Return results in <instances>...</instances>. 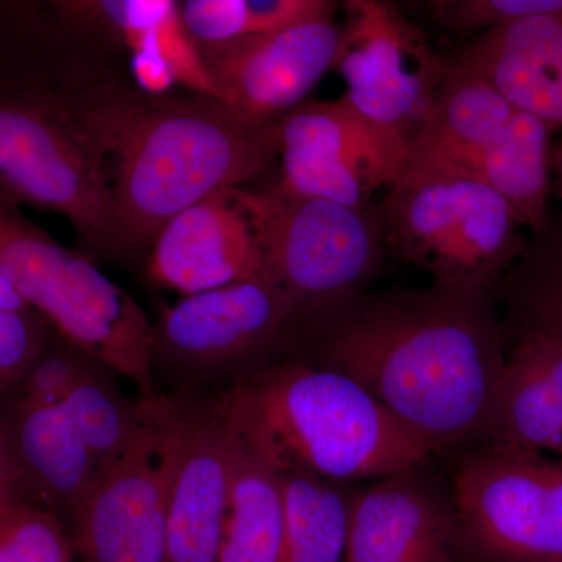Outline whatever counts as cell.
<instances>
[{
	"label": "cell",
	"mask_w": 562,
	"mask_h": 562,
	"mask_svg": "<svg viewBox=\"0 0 562 562\" xmlns=\"http://www.w3.org/2000/svg\"><path fill=\"white\" fill-rule=\"evenodd\" d=\"M508 338L492 295L360 292L297 321L280 357L349 376L436 458L490 441Z\"/></svg>",
	"instance_id": "1"
},
{
	"label": "cell",
	"mask_w": 562,
	"mask_h": 562,
	"mask_svg": "<svg viewBox=\"0 0 562 562\" xmlns=\"http://www.w3.org/2000/svg\"><path fill=\"white\" fill-rule=\"evenodd\" d=\"M81 138L109 169L117 257L138 255L181 211L244 188L276 157V124H254L214 99L58 95Z\"/></svg>",
	"instance_id": "2"
},
{
	"label": "cell",
	"mask_w": 562,
	"mask_h": 562,
	"mask_svg": "<svg viewBox=\"0 0 562 562\" xmlns=\"http://www.w3.org/2000/svg\"><path fill=\"white\" fill-rule=\"evenodd\" d=\"M216 402L239 441L279 475L362 484L436 460L360 384L292 358L235 376Z\"/></svg>",
	"instance_id": "3"
},
{
	"label": "cell",
	"mask_w": 562,
	"mask_h": 562,
	"mask_svg": "<svg viewBox=\"0 0 562 562\" xmlns=\"http://www.w3.org/2000/svg\"><path fill=\"white\" fill-rule=\"evenodd\" d=\"M379 210L384 249L447 290L494 297L528 247L501 192L442 166L403 161Z\"/></svg>",
	"instance_id": "4"
},
{
	"label": "cell",
	"mask_w": 562,
	"mask_h": 562,
	"mask_svg": "<svg viewBox=\"0 0 562 562\" xmlns=\"http://www.w3.org/2000/svg\"><path fill=\"white\" fill-rule=\"evenodd\" d=\"M0 261L25 302L70 346L120 373L140 397L155 392L154 324L87 255L65 249L0 198Z\"/></svg>",
	"instance_id": "5"
},
{
	"label": "cell",
	"mask_w": 562,
	"mask_h": 562,
	"mask_svg": "<svg viewBox=\"0 0 562 562\" xmlns=\"http://www.w3.org/2000/svg\"><path fill=\"white\" fill-rule=\"evenodd\" d=\"M231 194L249 221L266 271L294 303L299 321L360 294L382 268L379 206L292 198L276 187L232 188Z\"/></svg>",
	"instance_id": "6"
},
{
	"label": "cell",
	"mask_w": 562,
	"mask_h": 562,
	"mask_svg": "<svg viewBox=\"0 0 562 562\" xmlns=\"http://www.w3.org/2000/svg\"><path fill=\"white\" fill-rule=\"evenodd\" d=\"M0 198L63 214L88 254L117 257L105 162L54 99L3 77Z\"/></svg>",
	"instance_id": "7"
},
{
	"label": "cell",
	"mask_w": 562,
	"mask_h": 562,
	"mask_svg": "<svg viewBox=\"0 0 562 562\" xmlns=\"http://www.w3.org/2000/svg\"><path fill=\"white\" fill-rule=\"evenodd\" d=\"M127 449L99 468L70 524L83 562H165L166 520L179 464L187 395L139 398Z\"/></svg>",
	"instance_id": "8"
},
{
	"label": "cell",
	"mask_w": 562,
	"mask_h": 562,
	"mask_svg": "<svg viewBox=\"0 0 562 562\" xmlns=\"http://www.w3.org/2000/svg\"><path fill=\"white\" fill-rule=\"evenodd\" d=\"M462 562H562V460L498 443L449 454Z\"/></svg>",
	"instance_id": "9"
},
{
	"label": "cell",
	"mask_w": 562,
	"mask_h": 562,
	"mask_svg": "<svg viewBox=\"0 0 562 562\" xmlns=\"http://www.w3.org/2000/svg\"><path fill=\"white\" fill-rule=\"evenodd\" d=\"M344 5L346 24L333 65L346 81L341 99L406 157L430 120L449 57L436 54L392 3Z\"/></svg>",
	"instance_id": "10"
},
{
	"label": "cell",
	"mask_w": 562,
	"mask_h": 562,
	"mask_svg": "<svg viewBox=\"0 0 562 562\" xmlns=\"http://www.w3.org/2000/svg\"><path fill=\"white\" fill-rule=\"evenodd\" d=\"M299 313L269 276L187 295L154 324V373L187 390L279 357Z\"/></svg>",
	"instance_id": "11"
},
{
	"label": "cell",
	"mask_w": 562,
	"mask_h": 562,
	"mask_svg": "<svg viewBox=\"0 0 562 562\" xmlns=\"http://www.w3.org/2000/svg\"><path fill=\"white\" fill-rule=\"evenodd\" d=\"M281 160L277 190L366 209L401 172L405 154L347 105L303 102L276 124Z\"/></svg>",
	"instance_id": "12"
},
{
	"label": "cell",
	"mask_w": 562,
	"mask_h": 562,
	"mask_svg": "<svg viewBox=\"0 0 562 562\" xmlns=\"http://www.w3.org/2000/svg\"><path fill=\"white\" fill-rule=\"evenodd\" d=\"M335 13L281 31L199 46L217 102L254 124H276L305 102L335 65Z\"/></svg>",
	"instance_id": "13"
},
{
	"label": "cell",
	"mask_w": 562,
	"mask_h": 562,
	"mask_svg": "<svg viewBox=\"0 0 562 562\" xmlns=\"http://www.w3.org/2000/svg\"><path fill=\"white\" fill-rule=\"evenodd\" d=\"M432 462L358 484L342 562H462L452 487Z\"/></svg>",
	"instance_id": "14"
},
{
	"label": "cell",
	"mask_w": 562,
	"mask_h": 562,
	"mask_svg": "<svg viewBox=\"0 0 562 562\" xmlns=\"http://www.w3.org/2000/svg\"><path fill=\"white\" fill-rule=\"evenodd\" d=\"M231 190L194 203L158 232L147 260L151 283L187 297L269 276L249 221Z\"/></svg>",
	"instance_id": "15"
},
{
	"label": "cell",
	"mask_w": 562,
	"mask_h": 562,
	"mask_svg": "<svg viewBox=\"0 0 562 562\" xmlns=\"http://www.w3.org/2000/svg\"><path fill=\"white\" fill-rule=\"evenodd\" d=\"M231 457L232 431L216 398H187V424L166 520L165 562L220 560L231 497Z\"/></svg>",
	"instance_id": "16"
},
{
	"label": "cell",
	"mask_w": 562,
	"mask_h": 562,
	"mask_svg": "<svg viewBox=\"0 0 562 562\" xmlns=\"http://www.w3.org/2000/svg\"><path fill=\"white\" fill-rule=\"evenodd\" d=\"M0 432L21 502L72 519L101 465L61 405L0 402Z\"/></svg>",
	"instance_id": "17"
},
{
	"label": "cell",
	"mask_w": 562,
	"mask_h": 562,
	"mask_svg": "<svg viewBox=\"0 0 562 562\" xmlns=\"http://www.w3.org/2000/svg\"><path fill=\"white\" fill-rule=\"evenodd\" d=\"M449 60L552 131L562 127V10L480 33Z\"/></svg>",
	"instance_id": "18"
},
{
	"label": "cell",
	"mask_w": 562,
	"mask_h": 562,
	"mask_svg": "<svg viewBox=\"0 0 562 562\" xmlns=\"http://www.w3.org/2000/svg\"><path fill=\"white\" fill-rule=\"evenodd\" d=\"M49 10L69 32H101L120 41L132 55L146 54L171 66L177 83L217 101L216 88L199 46L181 22L179 2L171 0H94L52 2Z\"/></svg>",
	"instance_id": "19"
},
{
	"label": "cell",
	"mask_w": 562,
	"mask_h": 562,
	"mask_svg": "<svg viewBox=\"0 0 562 562\" xmlns=\"http://www.w3.org/2000/svg\"><path fill=\"white\" fill-rule=\"evenodd\" d=\"M284 530L281 476L232 431L231 497L217 562H280Z\"/></svg>",
	"instance_id": "20"
},
{
	"label": "cell",
	"mask_w": 562,
	"mask_h": 562,
	"mask_svg": "<svg viewBox=\"0 0 562 562\" xmlns=\"http://www.w3.org/2000/svg\"><path fill=\"white\" fill-rule=\"evenodd\" d=\"M492 406L490 441L524 452L560 454L562 402L535 362L508 344Z\"/></svg>",
	"instance_id": "21"
},
{
	"label": "cell",
	"mask_w": 562,
	"mask_h": 562,
	"mask_svg": "<svg viewBox=\"0 0 562 562\" xmlns=\"http://www.w3.org/2000/svg\"><path fill=\"white\" fill-rule=\"evenodd\" d=\"M286 506L280 562H342L358 484L280 475Z\"/></svg>",
	"instance_id": "22"
},
{
	"label": "cell",
	"mask_w": 562,
	"mask_h": 562,
	"mask_svg": "<svg viewBox=\"0 0 562 562\" xmlns=\"http://www.w3.org/2000/svg\"><path fill=\"white\" fill-rule=\"evenodd\" d=\"M506 333L530 331L562 342V232L547 228L503 277Z\"/></svg>",
	"instance_id": "23"
},
{
	"label": "cell",
	"mask_w": 562,
	"mask_h": 562,
	"mask_svg": "<svg viewBox=\"0 0 562 562\" xmlns=\"http://www.w3.org/2000/svg\"><path fill=\"white\" fill-rule=\"evenodd\" d=\"M328 0H184L181 22L198 46L265 35L333 14Z\"/></svg>",
	"instance_id": "24"
},
{
	"label": "cell",
	"mask_w": 562,
	"mask_h": 562,
	"mask_svg": "<svg viewBox=\"0 0 562 562\" xmlns=\"http://www.w3.org/2000/svg\"><path fill=\"white\" fill-rule=\"evenodd\" d=\"M109 372L105 366L95 364L60 403L99 465L127 449L139 424V398L133 402L122 395Z\"/></svg>",
	"instance_id": "25"
},
{
	"label": "cell",
	"mask_w": 562,
	"mask_h": 562,
	"mask_svg": "<svg viewBox=\"0 0 562 562\" xmlns=\"http://www.w3.org/2000/svg\"><path fill=\"white\" fill-rule=\"evenodd\" d=\"M0 543L11 562H74L60 519L31 503L16 502L0 512Z\"/></svg>",
	"instance_id": "26"
},
{
	"label": "cell",
	"mask_w": 562,
	"mask_h": 562,
	"mask_svg": "<svg viewBox=\"0 0 562 562\" xmlns=\"http://www.w3.org/2000/svg\"><path fill=\"white\" fill-rule=\"evenodd\" d=\"M101 362L70 346L57 331H52L35 362L21 382L2 401L60 405L83 376ZM103 366V364H102Z\"/></svg>",
	"instance_id": "27"
},
{
	"label": "cell",
	"mask_w": 562,
	"mask_h": 562,
	"mask_svg": "<svg viewBox=\"0 0 562 562\" xmlns=\"http://www.w3.org/2000/svg\"><path fill=\"white\" fill-rule=\"evenodd\" d=\"M432 18L453 33L487 32L562 10V0H432Z\"/></svg>",
	"instance_id": "28"
},
{
	"label": "cell",
	"mask_w": 562,
	"mask_h": 562,
	"mask_svg": "<svg viewBox=\"0 0 562 562\" xmlns=\"http://www.w3.org/2000/svg\"><path fill=\"white\" fill-rule=\"evenodd\" d=\"M52 331L49 322L36 310L0 312V401L31 369Z\"/></svg>",
	"instance_id": "29"
},
{
	"label": "cell",
	"mask_w": 562,
	"mask_h": 562,
	"mask_svg": "<svg viewBox=\"0 0 562 562\" xmlns=\"http://www.w3.org/2000/svg\"><path fill=\"white\" fill-rule=\"evenodd\" d=\"M506 338L535 362L562 402V342L530 331L506 333Z\"/></svg>",
	"instance_id": "30"
},
{
	"label": "cell",
	"mask_w": 562,
	"mask_h": 562,
	"mask_svg": "<svg viewBox=\"0 0 562 562\" xmlns=\"http://www.w3.org/2000/svg\"><path fill=\"white\" fill-rule=\"evenodd\" d=\"M131 72L139 90L150 98H162V95L169 94L176 85H179L171 66L151 55H132Z\"/></svg>",
	"instance_id": "31"
},
{
	"label": "cell",
	"mask_w": 562,
	"mask_h": 562,
	"mask_svg": "<svg viewBox=\"0 0 562 562\" xmlns=\"http://www.w3.org/2000/svg\"><path fill=\"white\" fill-rule=\"evenodd\" d=\"M16 502H21L20 492H18L9 453H7L5 442L0 432V512Z\"/></svg>",
	"instance_id": "32"
},
{
	"label": "cell",
	"mask_w": 562,
	"mask_h": 562,
	"mask_svg": "<svg viewBox=\"0 0 562 562\" xmlns=\"http://www.w3.org/2000/svg\"><path fill=\"white\" fill-rule=\"evenodd\" d=\"M32 308L18 290L9 269L0 261V312H20Z\"/></svg>",
	"instance_id": "33"
},
{
	"label": "cell",
	"mask_w": 562,
	"mask_h": 562,
	"mask_svg": "<svg viewBox=\"0 0 562 562\" xmlns=\"http://www.w3.org/2000/svg\"><path fill=\"white\" fill-rule=\"evenodd\" d=\"M552 169L557 172L558 184H560L562 195V155L558 154V151H553L552 155Z\"/></svg>",
	"instance_id": "34"
},
{
	"label": "cell",
	"mask_w": 562,
	"mask_h": 562,
	"mask_svg": "<svg viewBox=\"0 0 562 562\" xmlns=\"http://www.w3.org/2000/svg\"><path fill=\"white\" fill-rule=\"evenodd\" d=\"M0 562H10L9 557L5 554V550H3L2 543H0Z\"/></svg>",
	"instance_id": "35"
},
{
	"label": "cell",
	"mask_w": 562,
	"mask_h": 562,
	"mask_svg": "<svg viewBox=\"0 0 562 562\" xmlns=\"http://www.w3.org/2000/svg\"><path fill=\"white\" fill-rule=\"evenodd\" d=\"M554 151H558V154L562 155V140H561L560 147H558V149Z\"/></svg>",
	"instance_id": "36"
},
{
	"label": "cell",
	"mask_w": 562,
	"mask_h": 562,
	"mask_svg": "<svg viewBox=\"0 0 562 562\" xmlns=\"http://www.w3.org/2000/svg\"><path fill=\"white\" fill-rule=\"evenodd\" d=\"M560 458H561V460H562V450H561V453H560Z\"/></svg>",
	"instance_id": "37"
}]
</instances>
